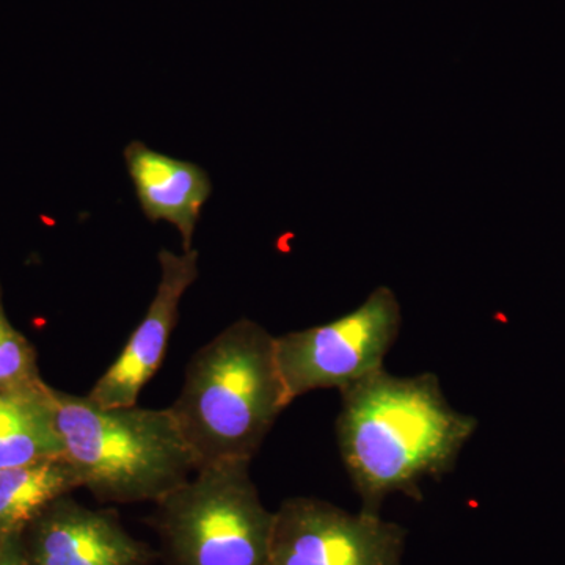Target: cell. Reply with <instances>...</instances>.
Segmentation results:
<instances>
[{"instance_id":"1","label":"cell","mask_w":565,"mask_h":565,"mask_svg":"<svg viewBox=\"0 0 565 565\" xmlns=\"http://www.w3.org/2000/svg\"><path fill=\"white\" fill-rule=\"evenodd\" d=\"M340 394L338 446L366 514L381 515L393 493L419 498L423 479L451 471L478 427L430 373L397 377L382 367Z\"/></svg>"},{"instance_id":"2","label":"cell","mask_w":565,"mask_h":565,"mask_svg":"<svg viewBox=\"0 0 565 565\" xmlns=\"http://www.w3.org/2000/svg\"><path fill=\"white\" fill-rule=\"evenodd\" d=\"M289 404L275 337L244 318L193 353L169 408L199 470L252 460Z\"/></svg>"},{"instance_id":"3","label":"cell","mask_w":565,"mask_h":565,"mask_svg":"<svg viewBox=\"0 0 565 565\" xmlns=\"http://www.w3.org/2000/svg\"><path fill=\"white\" fill-rule=\"evenodd\" d=\"M63 457L102 503H158L196 471L170 408L104 407L52 388Z\"/></svg>"},{"instance_id":"4","label":"cell","mask_w":565,"mask_h":565,"mask_svg":"<svg viewBox=\"0 0 565 565\" xmlns=\"http://www.w3.org/2000/svg\"><path fill=\"white\" fill-rule=\"evenodd\" d=\"M250 463L206 465L156 503L151 525L167 565H267L275 512L263 504Z\"/></svg>"},{"instance_id":"5","label":"cell","mask_w":565,"mask_h":565,"mask_svg":"<svg viewBox=\"0 0 565 565\" xmlns=\"http://www.w3.org/2000/svg\"><path fill=\"white\" fill-rule=\"evenodd\" d=\"M399 329L396 296L392 289L379 288L343 318L275 338L289 399L316 390L341 392L382 370Z\"/></svg>"},{"instance_id":"6","label":"cell","mask_w":565,"mask_h":565,"mask_svg":"<svg viewBox=\"0 0 565 565\" xmlns=\"http://www.w3.org/2000/svg\"><path fill=\"white\" fill-rule=\"evenodd\" d=\"M405 537L381 515L289 498L275 512L267 565H403Z\"/></svg>"},{"instance_id":"7","label":"cell","mask_w":565,"mask_h":565,"mask_svg":"<svg viewBox=\"0 0 565 565\" xmlns=\"http://www.w3.org/2000/svg\"><path fill=\"white\" fill-rule=\"evenodd\" d=\"M29 565H152L158 553L132 537L115 509H90L70 494L22 531Z\"/></svg>"},{"instance_id":"8","label":"cell","mask_w":565,"mask_h":565,"mask_svg":"<svg viewBox=\"0 0 565 565\" xmlns=\"http://www.w3.org/2000/svg\"><path fill=\"white\" fill-rule=\"evenodd\" d=\"M161 280L147 313L128 338L120 355L93 385V403L104 407L136 405L143 386L154 377L166 356L180 316L182 296L199 278V252L181 255L162 248L158 255Z\"/></svg>"},{"instance_id":"9","label":"cell","mask_w":565,"mask_h":565,"mask_svg":"<svg viewBox=\"0 0 565 565\" xmlns=\"http://www.w3.org/2000/svg\"><path fill=\"white\" fill-rule=\"evenodd\" d=\"M122 156L148 221L169 222L181 234L182 252L191 250L193 232L212 193L210 174L139 140L131 141Z\"/></svg>"},{"instance_id":"10","label":"cell","mask_w":565,"mask_h":565,"mask_svg":"<svg viewBox=\"0 0 565 565\" xmlns=\"http://www.w3.org/2000/svg\"><path fill=\"white\" fill-rule=\"evenodd\" d=\"M63 457L52 386L40 381L0 392V470Z\"/></svg>"},{"instance_id":"11","label":"cell","mask_w":565,"mask_h":565,"mask_svg":"<svg viewBox=\"0 0 565 565\" xmlns=\"http://www.w3.org/2000/svg\"><path fill=\"white\" fill-rule=\"evenodd\" d=\"M81 487L65 457L0 470V537L22 534L47 505Z\"/></svg>"},{"instance_id":"12","label":"cell","mask_w":565,"mask_h":565,"mask_svg":"<svg viewBox=\"0 0 565 565\" xmlns=\"http://www.w3.org/2000/svg\"><path fill=\"white\" fill-rule=\"evenodd\" d=\"M40 381L35 348L7 318L0 288V392Z\"/></svg>"},{"instance_id":"13","label":"cell","mask_w":565,"mask_h":565,"mask_svg":"<svg viewBox=\"0 0 565 565\" xmlns=\"http://www.w3.org/2000/svg\"><path fill=\"white\" fill-rule=\"evenodd\" d=\"M0 565H29L22 534L0 537Z\"/></svg>"}]
</instances>
